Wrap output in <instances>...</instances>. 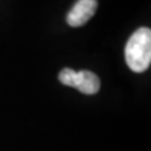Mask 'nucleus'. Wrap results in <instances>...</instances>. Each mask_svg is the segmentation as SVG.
<instances>
[{
    "label": "nucleus",
    "mask_w": 151,
    "mask_h": 151,
    "mask_svg": "<svg viewBox=\"0 0 151 151\" xmlns=\"http://www.w3.org/2000/svg\"><path fill=\"white\" fill-rule=\"evenodd\" d=\"M125 59L131 70L145 72L151 63V30L140 28L130 37L125 47Z\"/></svg>",
    "instance_id": "obj_1"
},
{
    "label": "nucleus",
    "mask_w": 151,
    "mask_h": 151,
    "mask_svg": "<svg viewBox=\"0 0 151 151\" xmlns=\"http://www.w3.org/2000/svg\"><path fill=\"white\" fill-rule=\"evenodd\" d=\"M97 0H77L67 15L69 27H82L91 19L97 10Z\"/></svg>",
    "instance_id": "obj_2"
},
{
    "label": "nucleus",
    "mask_w": 151,
    "mask_h": 151,
    "mask_svg": "<svg viewBox=\"0 0 151 151\" xmlns=\"http://www.w3.org/2000/svg\"><path fill=\"white\" fill-rule=\"evenodd\" d=\"M101 82L97 74L91 70H79L76 72L73 88H77L79 92L84 94H96L100 91Z\"/></svg>",
    "instance_id": "obj_3"
}]
</instances>
